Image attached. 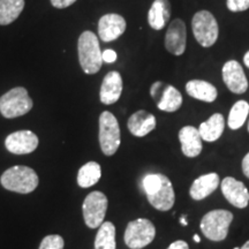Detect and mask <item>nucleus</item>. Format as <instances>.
Segmentation results:
<instances>
[{
	"instance_id": "nucleus-4",
	"label": "nucleus",
	"mask_w": 249,
	"mask_h": 249,
	"mask_svg": "<svg viewBox=\"0 0 249 249\" xmlns=\"http://www.w3.org/2000/svg\"><path fill=\"white\" fill-rule=\"evenodd\" d=\"M33 107V99L30 98L27 89L23 87L11 89L0 97V113L6 119L22 117L27 114Z\"/></svg>"
},
{
	"instance_id": "nucleus-19",
	"label": "nucleus",
	"mask_w": 249,
	"mask_h": 249,
	"mask_svg": "<svg viewBox=\"0 0 249 249\" xmlns=\"http://www.w3.org/2000/svg\"><path fill=\"white\" fill-rule=\"evenodd\" d=\"M172 7L169 0H155L148 12V23L154 30H161L169 23Z\"/></svg>"
},
{
	"instance_id": "nucleus-13",
	"label": "nucleus",
	"mask_w": 249,
	"mask_h": 249,
	"mask_svg": "<svg viewBox=\"0 0 249 249\" xmlns=\"http://www.w3.org/2000/svg\"><path fill=\"white\" fill-rule=\"evenodd\" d=\"M126 20L119 14H105L98 21V36L103 42H113L126 31Z\"/></svg>"
},
{
	"instance_id": "nucleus-36",
	"label": "nucleus",
	"mask_w": 249,
	"mask_h": 249,
	"mask_svg": "<svg viewBox=\"0 0 249 249\" xmlns=\"http://www.w3.org/2000/svg\"><path fill=\"white\" fill-rule=\"evenodd\" d=\"M194 241H195V242H197V244H198V242H200V241H201L200 236H198L197 234H195V235H194Z\"/></svg>"
},
{
	"instance_id": "nucleus-35",
	"label": "nucleus",
	"mask_w": 249,
	"mask_h": 249,
	"mask_svg": "<svg viewBox=\"0 0 249 249\" xmlns=\"http://www.w3.org/2000/svg\"><path fill=\"white\" fill-rule=\"evenodd\" d=\"M180 222H181V225L183 226H187V220H186V217H181V219H180Z\"/></svg>"
},
{
	"instance_id": "nucleus-9",
	"label": "nucleus",
	"mask_w": 249,
	"mask_h": 249,
	"mask_svg": "<svg viewBox=\"0 0 249 249\" xmlns=\"http://www.w3.org/2000/svg\"><path fill=\"white\" fill-rule=\"evenodd\" d=\"M108 201L102 192H92L85 198L82 205L86 225L90 229H97L104 222Z\"/></svg>"
},
{
	"instance_id": "nucleus-15",
	"label": "nucleus",
	"mask_w": 249,
	"mask_h": 249,
	"mask_svg": "<svg viewBox=\"0 0 249 249\" xmlns=\"http://www.w3.org/2000/svg\"><path fill=\"white\" fill-rule=\"evenodd\" d=\"M123 92V77L119 71H108L103 79L99 98L105 105H111L119 101Z\"/></svg>"
},
{
	"instance_id": "nucleus-6",
	"label": "nucleus",
	"mask_w": 249,
	"mask_h": 249,
	"mask_svg": "<svg viewBox=\"0 0 249 249\" xmlns=\"http://www.w3.org/2000/svg\"><path fill=\"white\" fill-rule=\"evenodd\" d=\"M192 30L202 48H211L219 36V26L209 11L197 12L192 18Z\"/></svg>"
},
{
	"instance_id": "nucleus-28",
	"label": "nucleus",
	"mask_w": 249,
	"mask_h": 249,
	"mask_svg": "<svg viewBox=\"0 0 249 249\" xmlns=\"http://www.w3.org/2000/svg\"><path fill=\"white\" fill-rule=\"evenodd\" d=\"M226 6L233 13L245 12L249 8V0H226Z\"/></svg>"
},
{
	"instance_id": "nucleus-1",
	"label": "nucleus",
	"mask_w": 249,
	"mask_h": 249,
	"mask_svg": "<svg viewBox=\"0 0 249 249\" xmlns=\"http://www.w3.org/2000/svg\"><path fill=\"white\" fill-rule=\"evenodd\" d=\"M142 187L148 201L155 209L169 211L176 201L172 182L166 176L160 173L147 174L142 180Z\"/></svg>"
},
{
	"instance_id": "nucleus-30",
	"label": "nucleus",
	"mask_w": 249,
	"mask_h": 249,
	"mask_svg": "<svg viewBox=\"0 0 249 249\" xmlns=\"http://www.w3.org/2000/svg\"><path fill=\"white\" fill-rule=\"evenodd\" d=\"M102 58H103V62H107V64H113V62L117 60L118 54L116 51H113V50L107 49L102 52Z\"/></svg>"
},
{
	"instance_id": "nucleus-12",
	"label": "nucleus",
	"mask_w": 249,
	"mask_h": 249,
	"mask_svg": "<svg viewBox=\"0 0 249 249\" xmlns=\"http://www.w3.org/2000/svg\"><path fill=\"white\" fill-rule=\"evenodd\" d=\"M5 147L14 155H27L38 147V138L31 130H18L6 138Z\"/></svg>"
},
{
	"instance_id": "nucleus-18",
	"label": "nucleus",
	"mask_w": 249,
	"mask_h": 249,
	"mask_svg": "<svg viewBox=\"0 0 249 249\" xmlns=\"http://www.w3.org/2000/svg\"><path fill=\"white\" fill-rule=\"evenodd\" d=\"M220 180L217 173H208L198 177L194 180L193 185L189 189V195L193 200L202 201L205 197H208L210 194L216 191L219 186Z\"/></svg>"
},
{
	"instance_id": "nucleus-39",
	"label": "nucleus",
	"mask_w": 249,
	"mask_h": 249,
	"mask_svg": "<svg viewBox=\"0 0 249 249\" xmlns=\"http://www.w3.org/2000/svg\"><path fill=\"white\" fill-rule=\"evenodd\" d=\"M248 132H249V123H248Z\"/></svg>"
},
{
	"instance_id": "nucleus-21",
	"label": "nucleus",
	"mask_w": 249,
	"mask_h": 249,
	"mask_svg": "<svg viewBox=\"0 0 249 249\" xmlns=\"http://www.w3.org/2000/svg\"><path fill=\"white\" fill-rule=\"evenodd\" d=\"M225 128V119L223 114L214 113L209 119L200 124V135L203 141L214 142L223 135Z\"/></svg>"
},
{
	"instance_id": "nucleus-24",
	"label": "nucleus",
	"mask_w": 249,
	"mask_h": 249,
	"mask_svg": "<svg viewBox=\"0 0 249 249\" xmlns=\"http://www.w3.org/2000/svg\"><path fill=\"white\" fill-rule=\"evenodd\" d=\"M102 177L101 165L96 161H89L83 165L77 173V185L82 188H89L96 185Z\"/></svg>"
},
{
	"instance_id": "nucleus-29",
	"label": "nucleus",
	"mask_w": 249,
	"mask_h": 249,
	"mask_svg": "<svg viewBox=\"0 0 249 249\" xmlns=\"http://www.w3.org/2000/svg\"><path fill=\"white\" fill-rule=\"evenodd\" d=\"M165 88V83L161 82V81H156L154 85L151 86L150 88V95L151 97L154 98L155 102L158 101L160 96L161 95V91H163Z\"/></svg>"
},
{
	"instance_id": "nucleus-34",
	"label": "nucleus",
	"mask_w": 249,
	"mask_h": 249,
	"mask_svg": "<svg viewBox=\"0 0 249 249\" xmlns=\"http://www.w3.org/2000/svg\"><path fill=\"white\" fill-rule=\"evenodd\" d=\"M244 64L249 68V51L246 52V54L244 55Z\"/></svg>"
},
{
	"instance_id": "nucleus-7",
	"label": "nucleus",
	"mask_w": 249,
	"mask_h": 249,
	"mask_svg": "<svg viewBox=\"0 0 249 249\" xmlns=\"http://www.w3.org/2000/svg\"><path fill=\"white\" fill-rule=\"evenodd\" d=\"M99 145L105 156H113L120 147V127L117 118L108 111L99 116Z\"/></svg>"
},
{
	"instance_id": "nucleus-26",
	"label": "nucleus",
	"mask_w": 249,
	"mask_h": 249,
	"mask_svg": "<svg viewBox=\"0 0 249 249\" xmlns=\"http://www.w3.org/2000/svg\"><path fill=\"white\" fill-rule=\"evenodd\" d=\"M249 113V104L246 101H238L233 105L231 111H230L227 124L233 130L241 128L247 120Z\"/></svg>"
},
{
	"instance_id": "nucleus-3",
	"label": "nucleus",
	"mask_w": 249,
	"mask_h": 249,
	"mask_svg": "<svg viewBox=\"0 0 249 249\" xmlns=\"http://www.w3.org/2000/svg\"><path fill=\"white\" fill-rule=\"evenodd\" d=\"M0 182L7 191L29 194L38 186V176L31 167L17 165L2 173Z\"/></svg>"
},
{
	"instance_id": "nucleus-20",
	"label": "nucleus",
	"mask_w": 249,
	"mask_h": 249,
	"mask_svg": "<svg viewBox=\"0 0 249 249\" xmlns=\"http://www.w3.org/2000/svg\"><path fill=\"white\" fill-rule=\"evenodd\" d=\"M186 91L191 97L205 103L214 102L218 96L216 87L204 80L188 81L186 85Z\"/></svg>"
},
{
	"instance_id": "nucleus-14",
	"label": "nucleus",
	"mask_w": 249,
	"mask_h": 249,
	"mask_svg": "<svg viewBox=\"0 0 249 249\" xmlns=\"http://www.w3.org/2000/svg\"><path fill=\"white\" fill-rule=\"evenodd\" d=\"M222 193L233 207L244 209L249 203V192L244 182L238 181L232 177H226L222 181Z\"/></svg>"
},
{
	"instance_id": "nucleus-37",
	"label": "nucleus",
	"mask_w": 249,
	"mask_h": 249,
	"mask_svg": "<svg viewBox=\"0 0 249 249\" xmlns=\"http://www.w3.org/2000/svg\"><path fill=\"white\" fill-rule=\"evenodd\" d=\"M240 249H249V240H248L247 242H246V244H245L244 246H242V247H241Z\"/></svg>"
},
{
	"instance_id": "nucleus-11",
	"label": "nucleus",
	"mask_w": 249,
	"mask_h": 249,
	"mask_svg": "<svg viewBox=\"0 0 249 249\" xmlns=\"http://www.w3.org/2000/svg\"><path fill=\"white\" fill-rule=\"evenodd\" d=\"M222 76L230 91L236 95H241L247 91L248 80L246 77L244 68L236 60H229L224 64Z\"/></svg>"
},
{
	"instance_id": "nucleus-38",
	"label": "nucleus",
	"mask_w": 249,
	"mask_h": 249,
	"mask_svg": "<svg viewBox=\"0 0 249 249\" xmlns=\"http://www.w3.org/2000/svg\"><path fill=\"white\" fill-rule=\"evenodd\" d=\"M234 249H240V248H239V247H235V248H234Z\"/></svg>"
},
{
	"instance_id": "nucleus-23",
	"label": "nucleus",
	"mask_w": 249,
	"mask_h": 249,
	"mask_svg": "<svg viewBox=\"0 0 249 249\" xmlns=\"http://www.w3.org/2000/svg\"><path fill=\"white\" fill-rule=\"evenodd\" d=\"M24 0H0V26H8L20 17Z\"/></svg>"
},
{
	"instance_id": "nucleus-8",
	"label": "nucleus",
	"mask_w": 249,
	"mask_h": 249,
	"mask_svg": "<svg viewBox=\"0 0 249 249\" xmlns=\"http://www.w3.org/2000/svg\"><path fill=\"white\" fill-rule=\"evenodd\" d=\"M156 227L149 219H140L129 222L124 231V240L129 249H142L154 241Z\"/></svg>"
},
{
	"instance_id": "nucleus-2",
	"label": "nucleus",
	"mask_w": 249,
	"mask_h": 249,
	"mask_svg": "<svg viewBox=\"0 0 249 249\" xmlns=\"http://www.w3.org/2000/svg\"><path fill=\"white\" fill-rule=\"evenodd\" d=\"M80 66L88 75L98 73L103 65L102 51L98 37L92 31L81 34L77 42Z\"/></svg>"
},
{
	"instance_id": "nucleus-17",
	"label": "nucleus",
	"mask_w": 249,
	"mask_h": 249,
	"mask_svg": "<svg viewBox=\"0 0 249 249\" xmlns=\"http://www.w3.org/2000/svg\"><path fill=\"white\" fill-rule=\"evenodd\" d=\"M156 118L154 114L144 110H139L133 113L127 121L129 132L136 138H143L156 128Z\"/></svg>"
},
{
	"instance_id": "nucleus-22",
	"label": "nucleus",
	"mask_w": 249,
	"mask_h": 249,
	"mask_svg": "<svg viewBox=\"0 0 249 249\" xmlns=\"http://www.w3.org/2000/svg\"><path fill=\"white\" fill-rule=\"evenodd\" d=\"M157 107L164 112H176L182 105V95L176 87L165 85V88L161 91V95L156 102Z\"/></svg>"
},
{
	"instance_id": "nucleus-16",
	"label": "nucleus",
	"mask_w": 249,
	"mask_h": 249,
	"mask_svg": "<svg viewBox=\"0 0 249 249\" xmlns=\"http://www.w3.org/2000/svg\"><path fill=\"white\" fill-rule=\"evenodd\" d=\"M179 141L181 151L186 157H197L202 152V138L198 128L194 126H185L179 132Z\"/></svg>"
},
{
	"instance_id": "nucleus-10",
	"label": "nucleus",
	"mask_w": 249,
	"mask_h": 249,
	"mask_svg": "<svg viewBox=\"0 0 249 249\" xmlns=\"http://www.w3.org/2000/svg\"><path fill=\"white\" fill-rule=\"evenodd\" d=\"M165 49L171 54L182 55L186 51L187 44V28L181 18H174L167 28L165 34Z\"/></svg>"
},
{
	"instance_id": "nucleus-27",
	"label": "nucleus",
	"mask_w": 249,
	"mask_h": 249,
	"mask_svg": "<svg viewBox=\"0 0 249 249\" xmlns=\"http://www.w3.org/2000/svg\"><path fill=\"white\" fill-rule=\"evenodd\" d=\"M64 238L58 234H51L45 236L39 245V249H64Z\"/></svg>"
},
{
	"instance_id": "nucleus-33",
	"label": "nucleus",
	"mask_w": 249,
	"mask_h": 249,
	"mask_svg": "<svg viewBox=\"0 0 249 249\" xmlns=\"http://www.w3.org/2000/svg\"><path fill=\"white\" fill-rule=\"evenodd\" d=\"M242 172L249 179V152L242 160Z\"/></svg>"
},
{
	"instance_id": "nucleus-32",
	"label": "nucleus",
	"mask_w": 249,
	"mask_h": 249,
	"mask_svg": "<svg viewBox=\"0 0 249 249\" xmlns=\"http://www.w3.org/2000/svg\"><path fill=\"white\" fill-rule=\"evenodd\" d=\"M167 249H189V247H188V244H187V242L182 241V240H178V241L172 242Z\"/></svg>"
},
{
	"instance_id": "nucleus-31",
	"label": "nucleus",
	"mask_w": 249,
	"mask_h": 249,
	"mask_svg": "<svg viewBox=\"0 0 249 249\" xmlns=\"http://www.w3.org/2000/svg\"><path fill=\"white\" fill-rule=\"evenodd\" d=\"M76 0H51V4L54 8L62 9L70 7L71 5H73Z\"/></svg>"
},
{
	"instance_id": "nucleus-5",
	"label": "nucleus",
	"mask_w": 249,
	"mask_h": 249,
	"mask_svg": "<svg viewBox=\"0 0 249 249\" xmlns=\"http://www.w3.org/2000/svg\"><path fill=\"white\" fill-rule=\"evenodd\" d=\"M233 213L229 210L209 211L201 220L200 227L204 236L211 241H223L229 234Z\"/></svg>"
},
{
	"instance_id": "nucleus-25",
	"label": "nucleus",
	"mask_w": 249,
	"mask_h": 249,
	"mask_svg": "<svg viewBox=\"0 0 249 249\" xmlns=\"http://www.w3.org/2000/svg\"><path fill=\"white\" fill-rule=\"evenodd\" d=\"M116 227L111 222L103 223L95 238V249H116Z\"/></svg>"
}]
</instances>
